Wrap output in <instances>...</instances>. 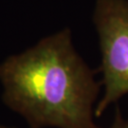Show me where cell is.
<instances>
[{
  "label": "cell",
  "instance_id": "1",
  "mask_svg": "<svg viewBox=\"0 0 128 128\" xmlns=\"http://www.w3.org/2000/svg\"><path fill=\"white\" fill-rule=\"evenodd\" d=\"M4 104L30 128H101L94 122L100 84L64 28L0 64Z\"/></svg>",
  "mask_w": 128,
  "mask_h": 128
},
{
  "label": "cell",
  "instance_id": "2",
  "mask_svg": "<svg viewBox=\"0 0 128 128\" xmlns=\"http://www.w3.org/2000/svg\"><path fill=\"white\" fill-rule=\"evenodd\" d=\"M93 23L102 55L104 95L95 117L128 94V0H97Z\"/></svg>",
  "mask_w": 128,
  "mask_h": 128
},
{
  "label": "cell",
  "instance_id": "3",
  "mask_svg": "<svg viewBox=\"0 0 128 128\" xmlns=\"http://www.w3.org/2000/svg\"><path fill=\"white\" fill-rule=\"evenodd\" d=\"M109 128H128V120L124 119L119 107H117L115 119Z\"/></svg>",
  "mask_w": 128,
  "mask_h": 128
},
{
  "label": "cell",
  "instance_id": "4",
  "mask_svg": "<svg viewBox=\"0 0 128 128\" xmlns=\"http://www.w3.org/2000/svg\"><path fill=\"white\" fill-rule=\"evenodd\" d=\"M0 128H16L14 126H8V125H0Z\"/></svg>",
  "mask_w": 128,
  "mask_h": 128
}]
</instances>
